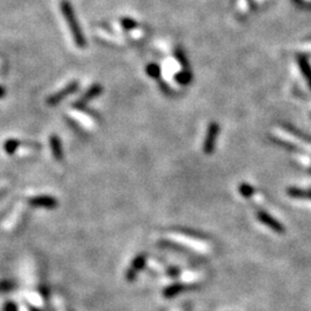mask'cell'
<instances>
[{
	"instance_id": "obj_1",
	"label": "cell",
	"mask_w": 311,
	"mask_h": 311,
	"mask_svg": "<svg viewBox=\"0 0 311 311\" xmlns=\"http://www.w3.org/2000/svg\"><path fill=\"white\" fill-rule=\"evenodd\" d=\"M60 8L66 19V22H67L69 30L72 32L75 44L78 45V48L83 49L85 46V38L83 36V32L80 29V26H78V20H76L74 9H73L72 5L69 4L67 0H62L60 2Z\"/></svg>"
},
{
	"instance_id": "obj_2",
	"label": "cell",
	"mask_w": 311,
	"mask_h": 311,
	"mask_svg": "<svg viewBox=\"0 0 311 311\" xmlns=\"http://www.w3.org/2000/svg\"><path fill=\"white\" fill-rule=\"evenodd\" d=\"M219 131H220V128L217 124L212 122V124L209 125V128H207V136H205V140H204V147H203V150L207 155H211L213 152Z\"/></svg>"
},
{
	"instance_id": "obj_3",
	"label": "cell",
	"mask_w": 311,
	"mask_h": 311,
	"mask_svg": "<svg viewBox=\"0 0 311 311\" xmlns=\"http://www.w3.org/2000/svg\"><path fill=\"white\" fill-rule=\"evenodd\" d=\"M256 214H257V219L259 220L263 225H265V226L269 227L270 230H272L278 234L285 233V227L277 219H274L271 214L262 210H258Z\"/></svg>"
},
{
	"instance_id": "obj_4",
	"label": "cell",
	"mask_w": 311,
	"mask_h": 311,
	"mask_svg": "<svg viewBox=\"0 0 311 311\" xmlns=\"http://www.w3.org/2000/svg\"><path fill=\"white\" fill-rule=\"evenodd\" d=\"M78 82H73V83L68 84L67 87L64 88L62 90H60L59 92H57V94L52 95L51 97L48 99V104L49 105H57V104H59V103L64 101V99L67 97V96L74 94V92L78 90Z\"/></svg>"
},
{
	"instance_id": "obj_5",
	"label": "cell",
	"mask_w": 311,
	"mask_h": 311,
	"mask_svg": "<svg viewBox=\"0 0 311 311\" xmlns=\"http://www.w3.org/2000/svg\"><path fill=\"white\" fill-rule=\"evenodd\" d=\"M50 145H51V150L52 154L55 157V159L61 160L64 155H62V147H61V142L59 140L57 135H52L50 137Z\"/></svg>"
},
{
	"instance_id": "obj_6",
	"label": "cell",
	"mask_w": 311,
	"mask_h": 311,
	"mask_svg": "<svg viewBox=\"0 0 311 311\" xmlns=\"http://www.w3.org/2000/svg\"><path fill=\"white\" fill-rule=\"evenodd\" d=\"M297 61H299L301 72H302V74H303L304 78H306L308 84H309V87L311 88V67H310L309 62H308L307 58L303 57V55H299Z\"/></svg>"
},
{
	"instance_id": "obj_7",
	"label": "cell",
	"mask_w": 311,
	"mask_h": 311,
	"mask_svg": "<svg viewBox=\"0 0 311 311\" xmlns=\"http://www.w3.org/2000/svg\"><path fill=\"white\" fill-rule=\"evenodd\" d=\"M101 94H102V87H101V85H94V87L89 89V90L83 95V97L80 99V102H78V105L83 106V105L87 104L88 102H90L91 99H94L95 97H97V96H99Z\"/></svg>"
},
{
	"instance_id": "obj_8",
	"label": "cell",
	"mask_w": 311,
	"mask_h": 311,
	"mask_svg": "<svg viewBox=\"0 0 311 311\" xmlns=\"http://www.w3.org/2000/svg\"><path fill=\"white\" fill-rule=\"evenodd\" d=\"M287 194L293 198H308V190L300 189V188L295 187L289 188V189L287 190Z\"/></svg>"
},
{
	"instance_id": "obj_9",
	"label": "cell",
	"mask_w": 311,
	"mask_h": 311,
	"mask_svg": "<svg viewBox=\"0 0 311 311\" xmlns=\"http://www.w3.org/2000/svg\"><path fill=\"white\" fill-rule=\"evenodd\" d=\"M20 147V142L18 140H8L7 142H6L4 148H5V151L7 152V154L9 155H13L14 152L18 150V148Z\"/></svg>"
},
{
	"instance_id": "obj_10",
	"label": "cell",
	"mask_w": 311,
	"mask_h": 311,
	"mask_svg": "<svg viewBox=\"0 0 311 311\" xmlns=\"http://www.w3.org/2000/svg\"><path fill=\"white\" fill-rule=\"evenodd\" d=\"M175 78H177V81L179 82V83L188 84L191 80V74L188 71H183V72H181L180 74H178L177 76H175Z\"/></svg>"
},
{
	"instance_id": "obj_11",
	"label": "cell",
	"mask_w": 311,
	"mask_h": 311,
	"mask_svg": "<svg viewBox=\"0 0 311 311\" xmlns=\"http://www.w3.org/2000/svg\"><path fill=\"white\" fill-rule=\"evenodd\" d=\"M287 129V130L289 131L290 134H293V135H295L296 137H299V138H302V140H304V141H307V142H311V137H308V135H306V134H303V133H301V131L299 130V129H295L294 127H292V126H286V127H285Z\"/></svg>"
},
{
	"instance_id": "obj_12",
	"label": "cell",
	"mask_w": 311,
	"mask_h": 311,
	"mask_svg": "<svg viewBox=\"0 0 311 311\" xmlns=\"http://www.w3.org/2000/svg\"><path fill=\"white\" fill-rule=\"evenodd\" d=\"M147 73H148L149 75L151 76V78H159V75H160V68H159V66L156 65V64L148 65Z\"/></svg>"
},
{
	"instance_id": "obj_13",
	"label": "cell",
	"mask_w": 311,
	"mask_h": 311,
	"mask_svg": "<svg viewBox=\"0 0 311 311\" xmlns=\"http://www.w3.org/2000/svg\"><path fill=\"white\" fill-rule=\"evenodd\" d=\"M240 194L242 195L243 197H250L251 195L254 194V188L250 186V184H247V183H242L240 186Z\"/></svg>"
},
{
	"instance_id": "obj_14",
	"label": "cell",
	"mask_w": 311,
	"mask_h": 311,
	"mask_svg": "<svg viewBox=\"0 0 311 311\" xmlns=\"http://www.w3.org/2000/svg\"><path fill=\"white\" fill-rule=\"evenodd\" d=\"M121 26L122 28L126 29V30H130V29H134L137 27V23L133 21L131 19H124L121 20Z\"/></svg>"
},
{
	"instance_id": "obj_15",
	"label": "cell",
	"mask_w": 311,
	"mask_h": 311,
	"mask_svg": "<svg viewBox=\"0 0 311 311\" xmlns=\"http://www.w3.org/2000/svg\"><path fill=\"white\" fill-rule=\"evenodd\" d=\"M177 57H178V59H179V61H180V64L183 65L184 67H186V66H187L186 62H187V61H186V59L183 58V54L181 53V52L178 51V52H177Z\"/></svg>"
},
{
	"instance_id": "obj_16",
	"label": "cell",
	"mask_w": 311,
	"mask_h": 311,
	"mask_svg": "<svg viewBox=\"0 0 311 311\" xmlns=\"http://www.w3.org/2000/svg\"><path fill=\"white\" fill-rule=\"evenodd\" d=\"M4 95H5V91H4V89H2V88H0V98H1V97H2V96H4Z\"/></svg>"
},
{
	"instance_id": "obj_17",
	"label": "cell",
	"mask_w": 311,
	"mask_h": 311,
	"mask_svg": "<svg viewBox=\"0 0 311 311\" xmlns=\"http://www.w3.org/2000/svg\"><path fill=\"white\" fill-rule=\"evenodd\" d=\"M308 198H310L311 200V189L308 190Z\"/></svg>"
},
{
	"instance_id": "obj_18",
	"label": "cell",
	"mask_w": 311,
	"mask_h": 311,
	"mask_svg": "<svg viewBox=\"0 0 311 311\" xmlns=\"http://www.w3.org/2000/svg\"><path fill=\"white\" fill-rule=\"evenodd\" d=\"M310 173H311V170H310Z\"/></svg>"
}]
</instances>
